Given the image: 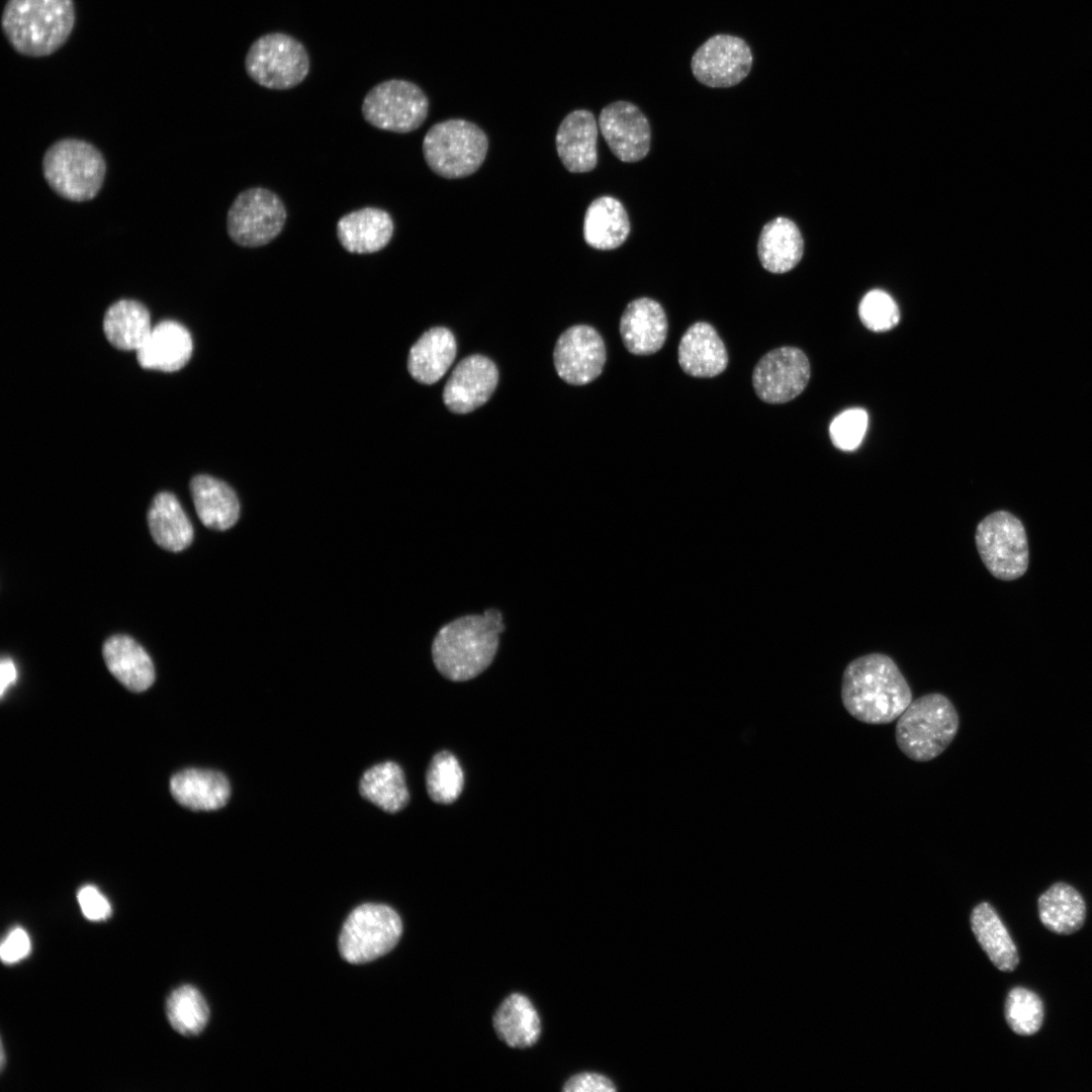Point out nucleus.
<instances>
[{
  "label": "nucleus",
  "mask_w": 1092,
  "mask_h": 1092,
  "mask_svg": "<svg viewBox=\"0 0 1092 1092\" xmlns=\"http://www.w3.org/2000/svg\"><path fill=\"white\" fill-rule=\"evenodd\" d=\"M401 932V919L392 908L363 904L346 919L339 937V950L351 964L371 962L390 951Z\"/></svg>",
  "instance_id": "1a4fd4ad"
},
{
  "label": "nucleus",
  "mask_w": 1092,
  "mask_h": 1092,
  "mask_svg": "<svg viewBox=\"0 0 1092 1092\" xmlns=\"http://www.w3.org/2000/svg\"><path fill=\"white\" fill-rule=\"evenodd\" d=\"M463 784V771L454 754L441 751L432 758L426 776V785L428 794L434 802L453 803L460 796Z\"/></svg>",
  "instance_id": "f704fd0d"
},
{
  "label": "nucleus",
  "mask_w": 1092,
  "mask_h": 1092,
  "mask_svg": "<svg viewBox=\"0 0 1092 1092\" xmlns=\"http://www.w3.org/2000/svg\"><path fill=\"white\" fill-rule=\"evenodd\" d=\"M678 363L694 377H715L728 365L726 347L717 331L708 323L693 324L678 345Z\"/></svg>",
  "instance_id": "aec40b11"
},
{
  "label": "nucleus",
  "mask_w": 1092,
  "mask_h": 1092,
  "mask_svg": "<svg viewBox=\"0 0 1092 1092\" xmlns=\"http://www.w3.org/2000/svg\"><path fill=\"white\" fill-rule=\"evenodd\" d=\"M810 379L805 353L795 347H781L766 353L752 373L757 396L768 403H784L797 397Z\"/></svg>",
  "instance_id": "ddd939ff"
},
{
  "label": "nucleus",
  "mask_w": 1092,
  "mask_h": 1092,
  "mask_svg": "<svg viewBox=\"0 0 1092 1092\" xmlns=\"http://www.w3.org/2000/svg\"><path fill=\"white\" fill-rule=\"evenodd\" d=\"M493 1027L509 1046L524 1049L533 1045L541 1033L540 1017L531 1001L515 993L508 996L493 1015Z\"/></svg>",
  "instance_id": "c85d7f7f"
},
{
  "label": "nucleus",
  "mask_w": 1092,
  "mask_h": 1092,
  "mask_svg": "<svg viewBox=\"0 0 1092 1092\" xmlns=\"http://www.w3.org/2000/svg\"><path fill=\"white\" fill-rule=\"evenodd\" d=\"M148 524L154 541L168 551H182L193 541L192 524L171 492L162 491L154 497L148 512Z\"/></svg>",
  "instance_id": "bb28decb"
},
{
  "label": "nucleus",
  "mask_w": 1092,
  "mask_h": 1092,
  "mask_svg": "<svg viewBox=\"0 0 1092 1092\" xmlns=\"http://www.w3.org/2000/svg\"><path fill=\"white\" fill-rule=\"evenodd\" d=\"M166 1015L171 1026L184 1036L199 1034L209 1019V1008L202 994L193 986L175 989L166 1002Z\"/></svg>",
  "instance_id": "72a5a7b5"
},
{
  "label": "nucleus",
  "mask_w": 1092,
  "mask_h": 1092,
  "mask_svg": "<svg viewBox=\"0 0 1092 1092\" xmlns=\"http://www.w3.org/2000/svg\"><path fill=\"white\" fill-rule=\"evenodd\" d=\"M488 141L482 129L464 119L434 124L425 134L423 154L437 175L457 179L473 174L482 165Z\"/></svg>",
  "instance_id": "423d86ee"
},
{
  "label": "nucleus",
  "mask_w": 1092,
  "mask_h": 1092,
  "mask_svg": "<svg viewBox=\"0 0 1092 1092\" xmlns=\"http://www.w3.org/2000/svg\"><path fill=\"white\" fill-rule=\"evenodd\" d=\"M598 124L585 109L568 113L556 133V150L564 167L571 173H584L598 163Z\"/></svg>",
  "instance_id": "a211bd4d"
},
{
  "label": "nucleus",
  "mask_w": 1092,
  "mask_h": 1092,
  "mask_svg": "<svg viewBox=\"0 0 1092 1092\" xmlns=\"http://www.w3.org/2000/svg\"><path fill=\"white\" fill-rule=\"evenodd\" d=\"M190 492L198 518L205 527L224 531L237 523L239 499L223 481L209 475H196L190 481Z\"/></svg>",
  "instance_id": "393cba45"
},
{
  "label": "nucleus",
  "mask_w": 1092,
  "mask_h": 1092,
  "mask_svg": "<svg viewBox=\"0 0 1092 1092\" xmlns=\"http://www.w3.org/2000/svg\"><path fill=\"white\" fill-rule=\"evenodd\" d=\"M1005 1018L1009 1027L1019 1035H1032L1041 1027L1043 1004L1032 991L1016 987L1006 998Z\"/></svg>",
  "instance_id": "c9c22d12"
},
{
  "label": "nucleus",
  "mask_w": 1092,
  "mask_h": 1092,
  "mask_svg": "<svg viewBox=\"0 0 1092 1092\" xmlns=\"http://www.w3.org/2000/svg\"><path fill=\"white\" fill-rule=\"evenodd\" d=\"M867 428V412L855 407L839 414L831 422L829 434L835 447L843 451H853L860 445Z\"/></svg>",
  "instance_id": "4c0bfd02"
},
{
  "label": "nucleus",
  "mask_w": 1092,
  "mask_h": 1092,
  "mask_svg": "<svg viewBox=\"0 0 1092 1092\" xmlns=\"http://www.w3.org/2000/svg\"><path fill=\"white\" fill-rule=\"evenodd\" d=\"M858 314L866 328L886 332L897 326L900 311L894 299L883 290H871L861 299Z\"/></svg>",
  "instance_id": "e433bc0d"
},
{
  "label": "nucleus",
  "mask_w": 1092,
  "mask_h": 1092,
  "mask_svg": "<svg viewBox=\"0 0 1092 1092\" xmlns=\"http://www.w3.org/2000/svg\"><path fill=\"white\" fill-rule=\"evenodd\" d=\"M359 791L364 799L388 813L400 811L410 800L403 771L392 761L367 769L360 780Z\"/></svg>",
  "instance_id": "473e14b6"
},
{
  "label": "nucleus",
  "mask_w": 1092,
  "mask_h": 1092,
  "mask_svg": "<svg viewBox=\"0 0 1092 1092\" xmlns=\"http://www.w3.org/2000/svg\"><path fill=\"white\" fill-rule=\"evenodd\" d=\"M1038 914L1042 925L1052 932L1072 934L1084 924L1086 905L1075 888L1059 882L1039 896Z\"/></svg>",
  "instance_id": "7c9ffc66"
},
{
  "label": "nucleus",
  "mask_w": 1092,
  "mask_h": 1092,
  "mask_svg": "<svg viewBox=\"0 0 1092 1092\" xmlns=\"http://www.w3.org/2000/svg\"><path fill=\"white\" fill-rule=\"evenodd\" d=\"M76 22L73 0H7L1 28L9 44L22 56L41 58L60 50Z\"/></svg>",
  "instance_id": "7ed1b4c3"
},
{
  "label": "nucleus",
  "mask_w": 1092,
  "mask_h": 1092,
  "mask_svg": "<svg viewBox=\"0 0 1092 1092\" xmlns=\"http://www.w3.org/2000/svg\"><path fill=\"white\" fill-rule=\"evenodd\" d=\"M803 251V238L793 220L777 217L762 228L757 254L768 272L781 274L792 270L801 261Z\"/></svg>",
  "instance_id": "a878e982"
},
{
  "label": "nucleus",
  "mask_w": 1092,
  "mask_h": 1092,
  "mask_svg": "<svg viewBox=\"0 0 1092 1092\" xmlns=\"http://www.w3.org/2000/svg\"><path fill=\"white\" fill-rule=\"evenodd\" d=\"M599 126L609 148L622 162H638L649 152V122L633 103L621 100L605 106L599 116Z\"/></svg>",
  "instance_id": "2eb2a0df"
},
{
  "label": "nucleus",
  "mask_w": 1092,
  "mask_h": 1092,
  "mask_svg": "<svg viewBox=\"0 0 1092 1092\" xmlns=\"http://www.w3.org/2000/svg\"><path fill=\"white\" fill-rule=\"evenodd\" d=\"M752 53L747 42L734 35L716 34L693 55L691 69L695 78L713 88L740 83L752 67Z\"/></svg>",
  "instance_id": "f8f14e48"
},
{
  "label": "nucleus",
  "mask_w": 1092,
  "mask_h": 1092,
  "mask_svg": "<svg viewBox=\"0 0 1092 1092\" xmlns=\"http://www.w3.org/2000/svg\"><path fill=\"white\" fill-rule=\"evenodd\" d=\"M287 217L281 198L263 187L242 191L226 215V231L234 243L244 248L269 244L282 232Z\"/></svg>",
  "instance_id": "9b49d317"
},
{
  "label": "nucleus",
  "mask_w": 1092,
  "mask_h": 1092,
  "mask_svg": "<svg viewBox=\"0 0 1092 1092\" xmlns=\"http://www.w3.org/2000/svg\"><path fill=\"white\" fill-rule=\"evenodd\" d=\"M456 352L457 345L452 332L444 327L432 328L411 348L407 358L408 372L418 382L433 384L447 372Z\"/></svg>",
  "instance_id": "b1692460"
},
{
  "label": "nucleus",
  "mask_w": 1092,
  "mask_h": 1092,
  "mask_svg": "<svg viewBox=\"0 0 1092 1092\" xmlns=\"http://www.w3.org/2000/svg\"><path fill=\"white\" fill-rule=\"evenodd\" d=\"M390 214L378 207L353 210L337 222L341 246L352 254H372L385 248L393 235Z\"/></svg>",
  "instance_id": "6ab92c4d"
},
{
  "label": "nucleus",
  "mask_w": 1092,
  "mask_h": 1092,
  "mask_svg": "<svg viewBox=\"0 0 1092 1092\" xmlns=\"http://www.w3.org/2000/svg\"><path fill=\"white\" fill-rule=\"evenodd\" d=\"M192 349V338L184 326L174 321H163L153 327L136 351V359L145 369L173 372L188 362Z\"/></svg>",
  "instance_id": "412c9836"
},
{
  "label": "nucleus",
  "mask_w": 1092,
  "mask_h": 1092,
  "mask_svg": "<svg viewBox=\"0 0 1092 1092\" xmlns=\"http://www.w3.org/2000/svg\"><path fill=\"white\" fill-rule=\"evenodd\" d=\"M554 367L566 383L584 385L603 371L606 347L601 335L586 325H576L561 334L553 351Z\"/></svg>",
  "instance_id": "4468645a"
},
{
  "label": "nucleus",
  "mask_w": 1092,
  "mask_h": 1092,
  "mask_svg": "<svg viewBox=\"0 0 1092 1092\" xmlns=\"http://www.w3.org/2000/svg\"><path fill=\"white\" fill-rule=\"evenodd\" d=\"M31 950L27 932L21 927L10 930L1 942L0 957L4 964H14L25 959Z\"/></svg>",
  "instance_id": "ea45409f"
},
{
  "label": "nucleus",
  "mask_w": 1092,
  "mask_h": 1092,
  "mask_svg": "<svg viewBox=\"0 0 1092 1092\" xmlns=\"http://www.w3.org/2000/svg\"><path fill=\"white\" fill-rule=\"evenodd\" d=\"M309 67L305 47L284 32L261 35L251 44L245 58L248 76L258 85L272 90L297 86L307 77Z\"/></svg>",
  "instance_id": "0eeeda50"
},
{
  "label": "nucleus",
  "mask_w": 1092,
  "mask_h": 1092,
  "mask_svg": "<svg viewBox=\"0 0 1092 1092\" xmlns=\"http://www.w3.org/2000/svg\"><path fill=\"white\" fill-rule=\"evenodd\" d=\"M504 630L503 615L496 609H488L483 615H466L446 624L432 644L436 668L454 681L477 676L492 662Z\"/></svg>",
  "instance_id": "f03ea898"
},
{
  "label": "nucleus",
  "mask_w": 1092,
  "mask_h": 1092,
  "mask_svg": "<svg viewBox=\"0 0 1092 1092\" xmlns=\"http://www.w3.org/2000/svg\"><path fill=\"white\" fill-rule=\"evenodd\" d=\"M616 1087L613 1082L597 1073H580L569 1078L564 1084V1092H611Z\"/></svg>",
  "instance_id": "a19ab883"
},
{
  "label": "nucleus",
  "mask_w": 1092,
  "mask_h": 1092,
  "mask_svg": "<svg viewBox=\"0 0 1092 1092\" xmlns=\"http://www.w3.org/2000/svg\"><path fill=\"white\" fill-rule=\"evenodd\" d=\"M971 925L979 944L997 969L1011 972L1017 967L1016 945L990 904L981 903L974 908Z\"/></svg>",
  "instance_id": "2f4dec72"
},
{
  "label": "nucleus",
  "mask_w": 1092,
  "mask_h": 1092,
  "mask_svg": "<svg viewBox=\"0 0 1092 1092\" xmlns=\"http://www.w3.org/2000/svg\"><path fill=\"white\" fill-rule=\"evenodd\" d=\"M959 725V714L950 700L942 694H927L912 701L899 716L896 743L910 759L929 761L949 746Z\"/></svg>",
  "instance_id": "20e7f679"
},
{
  "label": "nucleus",
  "mask_w": 1092,
  "mask_h": 1092,
  "mask_svg": "<svg viewBox=\"0 0 1092 1092\" xmlns=\"http://www.w3.org/2000/svg\"><path fill=\"white\" fill-rule=\"evenodd\" d=\"M42 172L49 186L63 198L87 201L100 190L106 165L101 153L91 144L65 139L47 150Z\"/></svg>",
  "instance_id": "39448f33"
},
{
  "label": "nucleus",
  "mask_w": 1092,
  "mask_h": 1092,
  "mask_svg": "<svg viewBox=\"0 0 1092 1092\" xmlns=\"http://www.w3.org/2000/svg\"><path fill=\"white\" fill-rule=\"evenodd\" d=\"M102 654L108 670L129 691L144 692L155 681L154 663L132 637L110 636L103 644Z\"/></svg>",
  "instance_id": "4be33fe9"
},
{
  "label": "nucleus",
  "mask_w": 1092,
  "mask_h": 1092,
  "mask_svg": "<svg viewBox=\"0 0 1092 1092\" xmlns=\"http://www.w3.org/2000/svg\"><path fill=\"white\" fill-rule=\"evenodd\" d=\"M975 542L989 572L1009 581L1022 576L1028 567V544L1021 521L1007 511H996L977 526Z\"/></svg>",
  "instance_id": "6e6552de"
},
{
  "label": "nucleus",
  "mask_w": 1092,
  "mask_h": 1092,
  "mask_svg": "<svg viewBox=\"0 0 1092 1092\" xmlns=\"http://www.w3.org/2000/svg\"><path fill=\"white\" fill-rule=\"evenodd\" d=\"M362 115L371 125L387 131L406 133L427 118L429 100L415 83L390 79L378 83L365 95Z\"/></svg>",
  "instance_id": "9d476101"
},
{
  "label": "nucleus",
  "mask_w": 1092,
  "mask_h": 1092,
  "mask_svg": "<svg viewBox=\"0 0 1092 1092\" xmlns=\"http://www.w3.org/2000/svg\"><path fill=\"white\" fill-rule=\"evenodd\" d=\"M841 701L854 719L872 725L899 718L912 702L911 689L895 661L870 653L850 661L842 674Z\"/></svg>",
  "instance_id": "f257e3e1"
},
{
  "label": "nucleus",
  "mask_w": 1092,
  "mask_h": 1092,
  "mask_svg": "<svg viewBox=\"0 0 1092 1092\" xmlns=\"http://www.w3.org/2000/svg\"><path fill=\"white\" fill-rule=\"evenodd\" d=\"M667 332L668 323L663 307L648 297L629 302L620 320L623 344L634 355H650L659 351Z\"/></svg>",
  "instance_id": "f3484780"
},
{
  "label": "nucleus",
  "mask_w": 1092,
  "mask_h": 1092,
  "mask_svg": "<svg viewBox=\"0 0 1092 1092\" xmlns=\"http://www.w3.org/2000/svg\"><path fill=\"white\" fill-rule=\"evenodd\" d=\"M497 381L498 371L490 359L482 355L465 357L448 378L443 401L452 413H470L489 399Z\"/></svg>",
  "instance_id": "dca6fc26"
},
{
  "label": "nucleus",
  "mask_w": 1092,
  "mask_h": 1092,
  "mask_svg": "<svg viewBox=\"0 0 1092 1092\" xmlns=\"http://www.w3.org/2000/svg\"><path fill=\"white\" fill-rule=\"evenodd\" d=\"M0 694L3 697L5 691L15 682L17 677V670L13 660L9 657H3L0 662Z\"/></svg>",
  "instance_id": "79ce46f5"
},
{
  "label": "nucleus",
  "mask_w": 1092,
  "mask_h": 1092,
  "mask_svg": "<svg viewBox=\"0 0 1092 1092\" xmlns=\"http://www.w3.org/2000/svg\"><path fill=\"white\" fill-rule=\"evenodd\" d=\"M153 327L148 309L141 302L121 299L108 307L103 331L111 345L120 350L138 351Z\"/></svg>",
  "instance_id": "c756f323"
},
{
  "label": "nucleus",
  "mask_w": 1092,
  "mask_h": 1092,
  "mask_svg": "<svg viewBox=\"0 0 1092 1092\" xmlns=\"http://www.w3.org/2000/svg\"><path fill=\"white\" fill-rule=\"evenodd\" d=\"M77 899L83 915L92 921H101L111 915V905L106 897L94 886L82 887Z\"/></svg>",
  "instance_id": "58836bf2"
},
{
  "label": "nucleus",
  "mask_w": 1092,
  "mask_h": 1092,
  "mask_svg": "<svg viewBox=\"0 0 1092 1092\" xmlns=\"http://www.w3.org/2000/svg\"><path fill=\"white\" fill-rule=\"evenodd\" d=\"M170 790L179 804L194 811L217 810L231 795L230 783L222 774L201 768H187L174 775Z\"/></svg>",
  "instance_id": "5701e85b"
},
{
  "label": "nucleus",
  "mask_w": 1092,
  "mask_h": 1092,
  "mask_svg": "<svg viewBox=\"0 0 1092 1092\" xmlns=\"http://www.w3.org/2000/svg\"><path fill=\"white\" fill-rule=\"evenodd\" d=\"M629 233V217L618 199L601 196L588 205L583 220V237L588 246L613 250L626 241Z\"/></svg>",
  "instance_id": "cd10ccee"
}]
</instances>
